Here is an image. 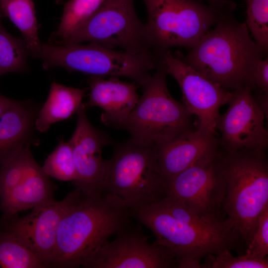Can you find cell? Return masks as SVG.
<instances>
[{
  "mask_svg": "<svg viewBox=\"0 0 268 268\" xmlns=\"http://www.w3.org/2000/svg\"><path fill=\"white\" fill-rule=\"evenodd\" d=\"M7 17L22 34L30 54L36 58L42 44L32 0H0V18Z\"/></svg>",
  "mask_w": 268,
  "mask_h": 268,
  "instance_id": "obj_21",
  "label": "cell"
},
{
  "mask_svg": "<svg viewBox=\"0 0 268 268\" xmlns=\"http://www.w3.org/2000/svg\"><path fill=\"white\" fill-rule=\"evenodd\" d=\"M266 149L222 150L226 181L223 211L239 233L246 248L255 231L261 212L268 204Z\"/></svg>",
  "mask_w": 268,
  "mask_h": 268,
  "instance_id": "obj_4",
  "label": "cell"
},
{
  "mask_svg": "<svg viewBox=\"0 0 268 268\" xmlns=\"http://www.w3.org/2000/svg\"><path fill=\"white\" fill-rule=\"evenodd\" d=\"M29 55L24 40L10 35L0 19V77L8 72H26L29 70L27 57Z\"/></svg>",
  "mask_w": 268,
  "mask_h": 268,
  "instance_id": "obj_23",
  "label": "cell"
},
{
  "mask_svg": "<svg viewBox=\"0 0 268 268\" xmlns=\"http://www.w3.org/2000/svg\"><path fill=\"white\" fill-rule=\"evenodd\" d=\"M89 89V100L85 107H98L103 110L102 122L117 128L137 104L139 96L136 83L121 81L118 77L90 76L87 81Z\"/></svg>",
  "mask_w": 268,
  "mask_h": 268,
  "instance_id": "obj_17",
  "label": "cell"
},
{
  "mask_svg": "<svg viewBox=\"0 0 268 268\" xmlns=\"http://www.w3.org/2000/svg\"><path fill=\"white\" fill-rule=\"evenodd\" d=\"M53 192L54 187L49 176L33 159L22 181L0 197L3 216H12L20 211L53 201Z\"/></svg>",
  "mask_w": 268,
  "mask_h": 268,
  "instance_id": "obj_18",
  "label": "cell"
},
{
  "mask_svg": "<svg viewBox=\"0 0 268 268\" xmlns=\"http://www.w3.org/2000/svg\"><path fill=\"white\" fill-rule=\"evenodd\" d=\"M232 92L227 111L220 114L216 123V129L220 133L221 148L227 152L266 149V118L253 95L251 87L246 86Z\"/></svg>",
  "mask_w": 268,
  "mask_h": 268,
  "instance_id": "obj_13",
  "label": "cell"
},
{
  "mask_svg": "<svg viewBox=\"0 0 268 268\" xmlns=\"http://www.w3.org/2000/svg\"><path fill=\"white\" fill-rule=\"evenodd\" d=\"M49 177L64 181H74L76 178L72 147L68 142L61 139L56 148L46 158L41 167Z\"/></svg>",
  "mask_w": 268,
  "mask_h": 268,
  "instance_id": "obj_26",
  "label": "cell"
},
{
  "mask_svg": "<svg viewBox=\"0 0 268 268\" xmlns=\"http://www.w3.org/2000/svg\"><path fill=\"white\" fill-rule=\"evenodd\" d=\"M209 5L222 10L234 11L236 5L228 0H205Z\"/></svg>",
  "mask_w": 268,
  "mask_h": 268,
  "instance_id": "obj_31",
  "label": "cell"
},
{
  "mask_svg": "<svg viewBox=\"0 0 268 268\" xmlns=\"http://www.w3.org/2000/svg\"><path fill=\"white\" fill-rule=\"evenodd\" d=\"M163 59L167 73L180 86L183 103L192 115L197 117L198 127L216 134L219 109L229 103L233 92L224 89L187 64L179 51L174 53L167 51Z\"/></svg>",
  "mask_w": 268,
  "mask_h": 268,
  "instance_id": "obj_11",
  "label": "cell"
},
{
  "mask_svg": "<svg viewBox=\"0 0 268 268\" xmlns=\"http://www.w3.org/2000/svg\"><path fill=\"white\" fill-rule=\"evenodd\" d=\"M246 22L255 41L266 53L268 50V0H245Z\"/></svg>",
  "mask_w": 268,
  "mask_h": 268,
  "instance_id": "obj_27",
  "label": "cell"
},
{
  "mask_svg": "<svg viewBox=\"0 0 268 268\" xmlns=\"http://www.w3.org/2000/svg\"><path fill=\"white\" fill-rule=\"evenodd\" d=\"M246 251L260 258L268 254V204L261 212L257 227Z\"/></svg>",
  "mask_w": 268,
  "mask_h": 268,
  "instance_id": "obj_29",
  "label": "cell"
},
{
  "mask_svg": "<svg viewBox=\"0 0 268 268\" xmlns=\"http://www.w3.org/2000/svg\"><path fill=\"white\" fill-rule=\"evenodd\" d=\"M131 211L153 232L155 243L174 255L178 268H200L201 261L208 255L246 247L227 217L198 213L170 197Z\"/></svg>",
  "mask_w": 268,
  "mask_h": 268,
  "instance_id": "obj_1",
  "label": "cell"
},
{
  "mask_svg": "<svg viewBox=\"0 0 268 268\" xmlns=\"http://www.w3.org/2000/svg\"><path fill=\"white\" fill-rule=\"evenodd\" d=\"M33 159L28 144L12 151L0 161V197L22 181Z\"/></svg>",
  "mask_w": 268,
  "mask_h": 268,
  "instance_id": "obj_25",
  "label": "cell"
},
{
  "mask_svg": "<svg viewBox=\"0 0 268 268\" xmlns=\"http://www.w3.org/2000/svg\"><path fill=\"white\" fill-rule=\"evenodd\" d=\"M268 55L252 40L245 22L233 12L224 14L187 55L185 62L224 89L251 87V76L257 62Z\"/></svg>",
  "mask_w": 268,
  "mask_h": 268,
  "instance_id": "obj_3",
  "label": "cell"
},
{
  "mask_svg": "<svg viewBox=\"0 0 268 268\" xmlns=\"http://www.w3.org/2000/svg\"><path fill=\"white\" fill-rule=\"evenodd\" d=\"M226 181L220 148L166 182V196L198 213L222 215Z\"/></svg>",
  "mask_w": 268,
  "mask_h": 268,
  "instance_id": "obj_10",
  "label": "cell"
},
{
  "mask_svg": "<svg viewBox=\"0 0 268 268\" xmlns=\"http://www.w3.org/2000/svg\"><path fill=\"white\" fill-rule=\"evenodd\" d=\"M147 12L148 40L160 58L170 48L194 47L225 14L196 0H143Z\"/></svg>",
  "mask_w": 268,
  "mask_h": 268,
  "instance_id": "obj_8",
  "label": "cell"
},
{
  "mask_svg": "<svg viewBox=\"0 0 268 268\" xmlns=\"http://www.w3.org/2000/svg\"><path fill=\"white\" fill-rule=\"evenodd\" d=\"M38 112L32 102L16 100L0 117V161L12 151L30 144Z\"/></svg>",
  "mask_w": 268,
  "mask_h": 268,
  "instance_id": "obj_19",
  "label": "cell"
},
{
  "mask_svg": "<svg viewBox=\"0 0 268 268\" xmlns=\"http://www.w3.org/2000/svg\"><path fill=\"white\" fill-rule=\"evenodd\" d=\"M251 82L252 91L268 94V57L259 60L253 68Z\"/></svg>",
  "mask_w": 268,
  "mask_h": 268,
  "instance_id": "obj_30",
  "label": "cell"
},
{
  "mask_svg": "<svg viewBox=\"0 0 268 268\" xmlns=\"http://www.w3.org/2000/svg\"><path fill=\"white\" fill-rule=\"evenodd\" d=\"M84 92V89L53 82L47 99L38 112L35 129L45 133L53 124L66 120L76 113L82 104Z\"/></svg>",
  "mask_w": 268,
  "mask_h": 268,
  "instance_id": "obj_20",
  "label": "cell"
},
{
  "mask_svg": "<svg viewBox=\"0 0 268 268\" xmlns=\"http://www.w3.org/2000/svg\"><path fill=\"white\" fill-rule=\"evenodd\" d=\"M0 268H43L44 266L12 233L0 225Z\"/></svg>",
  "mask_w": 268,
  "mask_h": 268,
  "instance_id": "obj_22",
  "label": "cell"
},
{
  "mask_svg": "<svg viewBox=\"0 0 268 268\" xmlns=\"http://www.w3.org/2000/svg\"><path fill=\"white\" fill-rule=\"evenodd\" d=\"M102 193L120 198L131 210L166 196V181L158 165L157 146L130 138L107 160Z\"/></svg>",
  "mask_w": 268,
  "mask_h": 268,
  "instance_id": "obj_6",
  "label": "cell"
},
{
  "mask_svg": "<svg viewBox=\"0 0 268 268\" xmlns=\"http://www.w3.org/2000/svg\"><path fill=\"white\" fill-rule=\"evenodd\" d=\"M132 217L130 208L117 196L87 195L78 189L60 223L48 267H83L111 236L131 224Z\"/></svg>",
  "mask_w": 268,
  "mask_h": 268,
  "instance_id": "obj_2",
  "label": "cell"
},
{
  "mask_svg": "<svg viewBox=\"0 0 268 268\" xmlns=\"http://www.w3.org/2000/svg\"><path fill=\"white\" fill-rule=\"evenodd\" d=\"M37 58L45 69L62 67L90 76H124L143 86L162 59L153 51H117L98 43L42 44Z\"/></svg>",
  "mask_w": 268,
  "mask_h": 268,
  "instance_id": "obj_5",
  "label": "cell"
},
{
  "mask_svg": "<svg viewBox=\"0 0 268 268\" xmlns=\"http://www.w3.org/2000/svg\"><path fill=\"white\" fill-rule=\"evenodd\" d=\"M202 268H268V257L260 258L245 251L244 254L234 256L229 249L215 255H208L201 265Z\"/></svg>",
  "mask_w": 268,
  "mask_h": 268,
  "instance_id": "obj_28",
  "label": "cell"
},
{
  "mask_svg": "<svg viewBox=\"0 0 268 268\" xmlns=\"http://www.w3.org/2000/svg\"><path fill=\"white\" fill-rule=\"evenodd\" d=\"M106 0H69L65 4L64 11L55 36L60 42L69 37L89 19ZM59 42V43H60Z\"/></svg>",
  "mask_w": 268,
  "mask_h": 268,
  "instance_id": "obj_24",
  "label": "cell"
},
{
  "mask_svg": "<svg viewBox=\"0 0 268 268\" xmlns=\"http://www.w3.org/2000/svg\"><path fill=\"white\" fill-rule=\"evenodd\" d=\"M76 188L63 200L38 205L22 217L3 216L0 225L12 233L48 267L54 251L58 228L63 217L74 201Z\"/></svg>",
  "mask_w": 268,
  "mask_h": 268,
  "instance_id": "obj_14",
  "label": "cell"
},
{
  "mask_svg": "<svg viewBox=\"0 0 268 268\" xmlns=\"http://www.w3.org/2000/svg\"><path fill=\"white\" fill-rule=\"evenodd\" d=\"M86 108L82 103L77 111L76 128L68 141L76 172L74 183L84 194L99 195L102 193L107 166V160L102 157V149L110 143L111 139L91 124Z\"/></svg>",
  "mask_w": 268,
  "mask_h": 268,
  "instance_id": "obj_15",
  "label": "cell"
},
{
  "mask_svg": "<svg viewBox=\"0 0 268 268\" xmlns=\"http://www.w3.org/2000/svg\"><path fill=\"white\" fill-rule=\"evenodd\" d=\"M84 42L132 53L154 51L145 24L136 14L134 0H106L89 19L59 43Z\"/></svg>",
  "mask_w": 268,
  "mask_h": 268,
  "instance_id": "obj_9",
  "label": "cell"
},
{
  "mask_svg": "<svg viewBox=\"0 0 268 268\" xmlns=\"http://www.w3.org/2000/svg\"><path fill=\"white\" fill-rule=\"evenodd\" d=\"M163 59L142 86L143 94L130 113L117 127L131 138L159 146L192 128V115L175 100L167 87Z\"/></svg>",
  "mask_w": 268,
  "mask_h": 268,
  "instance_id": "obj_7",
  "label": "cell"
},
{
  "mask_svg": "<svg viewBox=\"0 0 268 268\" xmlns=\"http://www.w3.org/2000/svg\"><path fill=\"white\" fill-rule=\"evenodd\" d=\"M220 148L219 139L198 127L157 146L160 172L166 182Z\"/></svg>",
  "mask_w": 268,
  "mask_h": 268,
  "instance_id": "obj_16",
  "label": "cell"
},
{
  "mask_svg": "<svg viewBox=\"0 0 268 268\" xmlns=\"http://www.w3.org/2000/svg\"><path fill=\"white\" fill-rule=\"evenodd\" d=\"M15 101L0 94V117L14 103Z\"/></svg>",
  "mask_w": 268,
  "mask_h": 268,
  "instance_id": "obj_32",
  "label": "cell"
},
{
  "mask_svg": "<svg viewBox=\"0 0 268 268\" xmlns=\"http://www.w3.org/2000/svg\"><path fill=\"white\" fill-rule=\"evenodd\" d=\"M174 255L165 247L150 244L141 227L130 224L104 244L85 264L89 268H176Z\"/></svg>",
  "mask_w": 268,
  "mask_h": 268,
  "instance_id": "obj_12",
  "label": "cell"
}]
</instances>
